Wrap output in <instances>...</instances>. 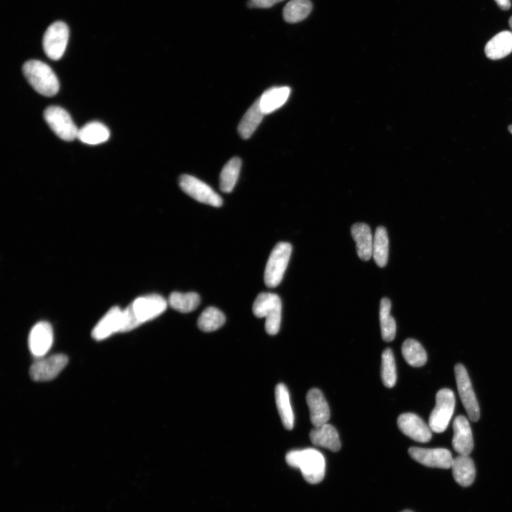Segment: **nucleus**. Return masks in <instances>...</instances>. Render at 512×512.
I'll return each instance as SVG.
<instances>
[{"label":"nucleus","mask_w":512,"mask_h":512,"mask_svg":"<svg viewBox=\"0 0 512 512\" xmlns=\"http://www.w3.org/2000/svg\"><path fill=\"white\" fill-rule=\"evenodd\" d=\"M242 162L239 158H234L224 167L221 175L219 187L222 192L231 193L238 181Z\"/></svg>","instance_id":"obj_28"},{"label":"nucleus","mask_w":512,"mask_h":512,"mask_svg":"<svg viewBox=\"0 0 512 512\" xmlns=\"http://www.w3.org/2000/svg\"><path fill=\"white\" fill-rule=\"evenodd\" d=\"M200 301V296L196 292L181 294V292H174L169 297L168 304L172 308L181 313H189L197 308Z\"/></svg>","instance_id":"obj_27"},{"label":"nucleus","mask_w":512,"mask_h":512,"mask_svg":"<svg viewBox=\"0 0 512 512\" xmlns=\"http://www.w3.org/2000/svg\"><path fill=\"white\" fill-rule=\"evenodd\" d=\"M351 234L356 242L359 257L368 262L372 257L374 237L370 227L364 223H356L351 228Z\"/></svg>","instance_id":"obj_18"},{"label":"nucleus","mask_w":512,"mask_h":512,"mask_svg":"<svg viewBox=\"0 0 512 512\" xmlns=\"http://www.w3.org/2000/svg\"><path fill=\"white\" fill-rule=\"evenodd\" d=\"M382 379L384 386L393 388L397 382L395 358L392 350L386 349L382 354Z\"/></svg>","instance_id":"obj_33"},{"label":"nucleus","mask_w":512,"mask_h":512,"mask_svg":"<svg viewBox=\"0 0 512 512\" xmlns=\"http://www.w3.org/2000/svg\"><path fill=\"white\" fill-rule=\"evenodd\" d=\"M509 131L512 134V125L509 126Z\"/></svg>","instance_id":"obj_37"},{"label":"nucleus","mask_w":512,"mask_h":512,"mask_svg":"<svg viewBox=\"0 0 512 512\" xmlns=\"http://www.w3.org/2000/svg\"><path fill=\"white\" fill-rule=\"evenodd\" d=\"M123 310L113 307L97 323L92 331V337L96 341L104 340L112 335L121 333Z\"/></svg>","instance_id":"obj_15"},{"label":"nucleus","mask_w":512,"mask_h":512,"mask_svg":"<svg viewBox=\"0 0 512 512\" xmlns=\"http://www.w3.org/2000/svg\"><path fill=\"white\" fill-rule=\"evenodd\" d=\"M389 237L386 229L379 227L374 236L373 258L380 268L386 266L389 259Z\"/></svg>","instance_id":"obj_32"},{"label":"nucleus","mask_w":512,"mask_h":512,"mask_svg":"<svg viewBox=\"0 0 512 512\" xmlns=\"http://www.w3.org/2000/svg\"><path fill=\"white\" fill-rule=\"evenodd\" d=\"M110 137L109 129L99 122H91L79 130L77 138L82 142L96 145L106 142Z\"/></svg>","instance_id":"obj_26"},{"label":"nucleus","mask_w":512,"mask_h":512,"mask_svg":"<svg viewBox=\"0 0 512 512\" xmlns=\"http://www.w3.org/2000/svg\"><path fill=\"white\" fill-rule=\"evenodd\" d=\"M455 374L459 395L468 417L471 421L477 422L481 417L479 402L468 373L462 364L458 363L455 366Z\"/></svg>","instance_id":"obj_9"},{"label":"nucleus","mask_w":512,"mask_h":512,"mask_svg":"<svg viewBox=\"0 0 512 512\" xmlns=\"http://www.w3.org/2000/svg\"><path fill=\"white\" fill-rule=\"evenodd\" d=\"M285 460L289 466L299 468L305 480L310 484H318L324 478L325 459L315 449L292 451L286 455Z\"/></svg>","instance_id":"obj_2"},{"label":"nucleus","mask_w":512,"mask_h":512,"mask_svg":"<svg viewBox=\"0 0 512 512\" xmlns=\"http://www.w3.org/2000/svg\"><path fill=\"white\" fill-rule=\"evenodd\" d=\"M400 430L419 443H428L432 438L430 428L417 415L412 413L401 414L397 421Z\"/></svg>","instance_id":"obj_14"},{"label":"nucleus","mask_w":512,"mask_h":512,"mask_svg":"<svg viewBox=\"0 0 512 512\" xmlns=\"http://www.w3.org/2000/svg\"><path fill=\"white\" fill-rule=\"evenodd\" d=\"M264 116L259 98L248 110L239 123L238 131L241 137L244 140L250 138L262 122Z\"/></svg>","instance_id":"obj_23"},{"label":"nucleus","mask_w":512,"mask_h":512,"mask_svg":"<svg viewBox=\"0 0 512 512\" xmlns=\"http://www.w3.org/2000/svg\"><path fill=\"white\" fill-rule=\"evenodd\" d=\"M284 0H249L248 6L250 8L269 9Z\"/></svg>","instance_id":"obj_34"},{"label":"nucleus","mask_w":512,"mask_h":512,"mask_svg":"<svg viewBox=\"0 0 512 512\" xmlns=\"http://www.w3.org/2000/svg\"><path fill=\"white\" fill-rule=\"evenodd\" d=\"M225 322L226 317L221 310L209 307L199 316L197 325L202 331L211 333L218 330Z\"/></svg>","instance_id":"obj_29"},{"label":"nucleus","mask_w":512,"mask_h":512,"mask_svg":"<svg viewBox=\"0 0 512 512\" xmlns=\"http://www.w3.org/2000/svg\"><path fill=\"white\" fill-rule=\"evenodd\" d=\"M409 453L414 460L428 467L449 469L453 461L451 453L445 449L412 447L409 449Z\"/></svg>","instance_id":"obj_13"},{"label":"nucleus","mask_w":512,"mask_h":512,"mask_svg":"<svg viewBox=\"0 0 512 512\" xmlns=\"http://www.w3.org/2000/svg\"><path fill=\"white\" fill-rule=\"evenodd\" d=\"M167 306L166 300L158 294L137 299L123 310L121 333L132 331L141 324L159 317L167 310Z\"/></svg>","instance_id":"obj_1"},{"label":"nucleus","mask_w":512,"mask_h":512,"mask_svg":"<svg viewBox=\"0 0 512 512\" xmlns=\"http://www.w3.org/2000/svg\"><path fill=\"white\" fill-rule=\"evenodd\" d=\"M391 303L389 299L384 298L380 304V323L382 336L385 342H390L395 339L396 324L391 315Z\"/></svg>","instance_id":"obj_31"},{"label":"nucleus","mask_w":512,"mask_h":512,"mask_svg":"<svg viewBox=\"0 0 512 512\" xmlns=\"http://www.w3.org/2000/svg\"><path fill=\"white\" fill-rule=\"evenodd\" d=\"M53 342V329L49 322H40L31 329L29 346L33 356L39 359L44 357L50 350Z\"/></svg>","instance_id":"obj_12"},{"label":"nucleus","mask_w":512,"mask_h":512,"mask_svg":"<svg viewBox=\"0 0 512 512\" xmlns=\"http://www.w3.org/2000/svg\"><path fill=\"white\" fill-rule=\"evenodd\" d=\"M455 398L454 393L449 389H443L436 394V405L429 418V427L431 430L444 432L448 428L454 414Z\"/></svg>","instance_id":"obj_5"},{"label":"nucleus","mask_w":512,"mask_h":512,"mask_svg":"<svg viewBox=\"0 0 512 512\" xmlns=\"http://www.w3.org/2000/svg\"><path fill=\"white\" fill-rule=\"evenodd\" d=\"M401 351L407 362L414 368L423 367L427 362L428 357L426 350L415 340H407L402 345Z\"/></svg>","instance_id":"obj_30"},{"label":"nucleus","mask_w":512,"mask_h":512,"mask_svg":"<svg viewBox=\"0 0 512 512\" xmlns=\"http://www.w3.org/2000/svg\"><path fill=\"white\" fill-rule=\"evenodd\" d=\"M306 400L313 425L319 427L327 423L331 419V409L322 391L317 389H310Z\"/></svg>","instance_id":"obj_16"},{"label":"nucleus","mask_w":512,"mask_h":512,"mask_svg":"<svg viewBox=\"0 0 512 512\" xmlns=\"http://www.w3.org/2000/svg\"><path fill=\"white\" fill-rule=\"evenodd\" d=\"M45 121L53 132L65 141L77 138L79 130L69 114L59 106H50L44 113Z\"/></svg>","instance_id":"obj_8"},{"label":"nucleus","mask_w":512,"mask_h":512,"mask_svg":"<svg viewBox=\"0 0 512 512\" xmlns=\"http://www.w3.org/2000/svg\"><path fill=\"white\" fill-rule=\"evenodd\" d=\"M292 245L280 242L273 249L268 260L264 281L267 287H276L281 283L292 253Z\"/></svg>","instance_id":"obj_6"},{"label":"nucleus","mask_w":512,"mask_h":512,"mask_svg":"<svg viewBox=\"0 0 512 512\" xmlns=\"http://www.w3.org/2000/svg\"><path fill=\"white\" fill-rule=\"evenodd\" d=\"M276 403L278 411L283 424L287 430H292L294 427L295 417L292 412L289 393L287 386L279 384L275 389Z\"/></svg>","instance_id":"obj_21"},{"label":"nucleus","mask_w":512,"mask_h":512,"mask_svg":"<svg viewBox=\"0 0 512 512\" xmlns=\"http://www.w3.org/2000/svg\"><path fill=\"white\" fill-rule=\"evenodd\" d=\"M487 57L491 60L503 59L512 52V32L502 31L494 36L485 46Z\"/></svg>","instance_id":"obj_22"},{"label":"nucleus","mask_w":512,"mask_h":512,"mask_svg":"<svg viewBox=\"0 0 512 512\" xmlns=\"http://www.w3.org/2000/svg\"><path fill=\"white\" fill-rule=\"evenodd\" d=\"M312 10L310 0H290L283 9V16L286 22L295 24L306 20Z\"/></svg>","instance_id":"obj_25"},{"label":"nucleus","mask_w":512,"mask_h":512,"mask_svg":"<svg viewBox=\"0 0 512 512\" xmlns=\"http://www.w3.org/2000/svg\"><path fill=\"white\" fill-rule=\"evenodd\" d=\"M311 442L316 446L325 448L333 452H338L341 449V442L336 428L326 423L315 427L310 433Z\"/></svg>","instance_id":"obj_19"},{"label":"nucleus","mask_w":512,"mask_h":512,"mask_svg":"<svg viewBox=\"0 0 512 512\" xmlns=\"http://www.w3.org/2000/svg\"><path fill=\"white\" fill-rule=\"evenodd\" d=\"M179 186L183 192L201 203L214 207H220L223 204V199L220 196L206 183L193 176H180Z\"/></svg>","instance_id":"obj_7"},{"label":"nucleus","mask_w":512,"mask_h":512,"mask_svg":"<svg viewBox=\"0 0 512 512\" xmlns=\"http://www.w3.org/2000/svg\"><path fill=\"white\" fill-rule=\"evenodd\" d=\"M509 24L511 29H512V17H510L509 20Z\"/></svg>","instance_id":"obj_36"},{"label":"nucleus","mask_w":512,"mask_h":512,"mask_svg":"<svg viewBox=\"0 0 512 512\" xmlns=\"http://www.w3.org/2000/svg\"><path fill=\"white\" fill-rule=\"evenodd\" d=\"M68 361V356L63 354L40 358L31 365L30 377L35 382L53 380L66 368Z\"/></svg>","instance_id":"obj_11"},{"label":"nucleus","mask_w":512,"mask_h":512,"mask_svg":"<svg viewBox=\"0 0 512 512\" xmlns=\"http://www.w3.org/2000/svg\"><path fill=\"white\" fill-rule=\"evenodd\" d=\"M23 73L30 85L45 96H54L59 90V82L52 68L38 60H30L23 66Z\"/></svg>","instance_id":"obj_3"},{"label":"nucleus","mask_w":512,"mask_h":512,"mask_svg":"<svg viewBox=\"0 0 512 512\" xmlns=\"http://www.w3.org/2000/svg\"><path fill=\"white\" fill-rule=\"evenodd\" d=\"M451 468L455 481L462 487L472 485L476 476V469L469 455H460L453 459Z\"/></svg>","instance_id":"obj_20"},{"label":"nucleus","mask_w":512,"mask_h":512,"mask_svg":"<svg viewBox=\"0 0 512 512\" xmlns=\"http://www.w3.org/2000/svg\"><path fill=\"white\" fill-rule=\"evenodd\" d=\"M253 313L255 317L266 318L265 329L269 335L278 333L282 318V302L278 295L262 292L253 303Z\"/></svg>","instance_id":"obj_4"},{"label":"nucleus","mask_w":512,"mask_h":512,"mask_svg":"<svg viewBox=\"0 0 512 512\" xmlns=\"http://www.w3.org/2000/svg\"><path fill=\"white\" fill-rule=\"evenodd\" d=\"M453 447L460 455H469L473 451L472 432L468 420L458 416L453 423Z\"/></svg>","instance_id":"obj_17"},{"label":"nucleus","mask_w":512,"mask_h":512,"mask_svg":"<svg viewBox=\"0 0 512 512\" xmlns=\"http://www.w3.org/2000/svg\"><path fill=\"white\" fill-rule=\"evenodd\" d=\"M290 94L289 87H275L265 91L259 98L260 105L265 115L270 114L282 107Z\"/></svg>","instance_id":"obj_24"},{"label":"nucleus","mask_w":512,"mask_h":512,"mask_svg":"<svg viewBox=\"0 0 512 512\" xmlns=\"http://www.w3.org/2000/svg\"><path fill=\"white\" fill-rule=\"evenodd\" d=\"M495 2L502 10H509L511 6L510 0H495Z\"/></svg>","instance_id":"obj_35"},{"label":"nucleus","mask_w":512,"mask_h":512,"mask_svg":"<svg viewBox=\"0 0 512 512\" xmlns=\"http://www.w3.org/2000/svg\"><path fill=\"white\" fill-rule=\"evenodd\" d=\"M69 38L68 26L63 22H56L49 27L43 38V48L47 56L58 61L63 56Z\"/></svg>","instance_id":"obj_10"},{"label":"nucleus","mask_w":512,"mask_h":512,"mask_svg":"<svg viewBox=\"0 0 512 512\" xmlns=\"http://www.w3.org/2000/svg\"><path fill=\"white\" fill-rule=\"evenodd\" d=\"M402 512H414V511H410V510H405V511H402Z\"/></svg>","instance_id":"obj_38"}]
</instances>
